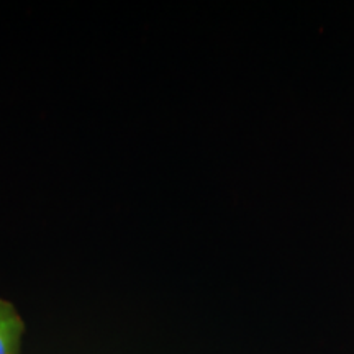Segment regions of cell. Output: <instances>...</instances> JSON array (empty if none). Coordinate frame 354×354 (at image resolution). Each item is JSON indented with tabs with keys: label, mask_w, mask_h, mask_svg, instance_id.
I'll use <instances>...</instances> for the list:
<instances>
[{
	"label": "cell",
	"mask_w": 354,
	"mask_h": 354,
	"mask_svg": "<svg viewBox=\"0 0 354 354\" xmlns=\"http://www.w3.org/2000/svg\"><path fill=\"white\" fill-rule=\"evenodd\" d=\"M25 323L15 305L0 299V354H20Z\"/></svg>",
	"instance_id": "6da1fadb"
}]
</instances>
